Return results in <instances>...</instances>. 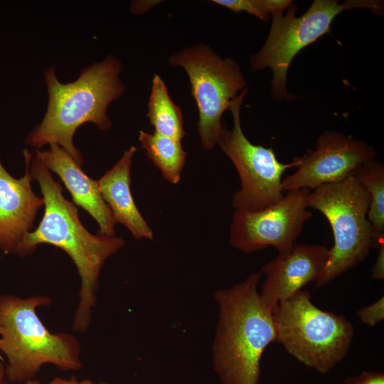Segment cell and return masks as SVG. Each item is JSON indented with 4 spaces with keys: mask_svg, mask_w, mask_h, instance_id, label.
Segmentation results:
<instances>
[{
    "mask_svg": "<svg viewBox=\"0 0 384 384\" xmlns=\"http://www.w3.org/2000/svg\"><path fill=\"white\" fill-rule=\"evenodd\" d=\"M30 173L41 188L44 214L38 226L25 240L26 255L40 244H49L65 252L74 262L81 279L80 302L73 329L85 331L95 306L98 277L105 261L124 245L121 237L90 233L81 223L77 208L65 198L63 188L55 181L43 163L38 150L30 161Z\"/></svg>",
    "mask_w": 384,
    "mask_h": 384,
    "instance_id": "obj_1",
    "label": "cell"
},
{
    "mask_svg": "<svg viewBox=\"0 0 384 384\" xmlns=\"http://www.w3.org/2000/svg\"><path fill=\"white\" fill-rule=\"evenodd\" d=\"M122 69L121 61L107 55L102 61L83 68L75 80L63 83L57 78L55 66H50L43 73L48 92L46 110L25 143L36 150L56 144L82 166L83 156L74 145V134L85 123L103 131L112 127L107 111L109 105L125 91L119 78Z\"/></svg>",
    "mask_w": 384,
    "mask_h": 384,
    "instance_id": "obj_2",
    "label": "cell"
},
{
    "mask_svg": "<svg viewBox=\"0 0 384 384\" xmlns=\"http://www.w3.org/2000/svg\"><path fill=\"white\" fill-rule=\"evenodd\" d=\"M262 274L214 294L219 311L212 362L221 384H258L262 354L277 340L273 313L257 289Z\"/></svg>",
    "mask_w": 384,
    "mask_h": 384,
    "instance_id": "obj_3",
    "label": "cell"
},
{
    "mask_svg": "<svg viewBox=\"0 0 384 384\" xmlns=\"http://www.w3.org/2000/svg\"><path fill=\"white\" fill-rule=\"evenodd\" d=\"M50 302L43 296L0 297V351L8 359L6 373L12 382L31 380L46 363L65 370L82 367L78 340L70 334H51L36 314L37 307Z\"/></svg>",
    "mask_w": 384,
    "mask_h": 384,
    "instance_id": "obj_4",
    "label": "cell"
},
{
    "mask_svg": "<svg viewBox=\"0 0 384 384\" xmlns=\"http://www.w3.org/2000/svg\"><path fill=\"white\" fill-rule=\"evenodd\" d=\"M277 340L294 358L325 374L348 353L354 329L343 315L323 311L299 290L272 314Z\"/></svg>",
    "mask_w": 384,
    "mask_h": 384,
    "instance_id": "obj_5",
    "label": "cell"
},
{
    "mask_svg": "<svg viewBox=\"0 0 384 384\" xmlns=\"http://www.w3.org/2000/svg\"><path fill=\"white\" fill-rule=\"evenodd\" d=\"M369 203L367 191L353 175L321 185L308 194L307 206L326 217L334 240L324 271L316 282V288L362 262L374 247L373 228L367 216Z\"/></svg>",
    "mask_w": 384,
    "mask_h": 384,
    "instance_id": "obj_6",
    "label": "cell"
},
{
    "mask_svg": "<svg viewBox=\"0 0 384 384\" xmlns=\"http://www.w3.org/2000/svg\"><path fill=\"white\" fill-rule=\"evenodd\" d=\"M355 8L368 9L375 14L383 9V1L375 0H315L307 11L297 17L292 2L287 13L272 15L267 40L250 58L251 68L260 70L270 68L272 72V96L274 100H292L287 90V75L294 58L306 46L329 33L334 18L341 12Z\"/></svg>",
    "mask_w": 384,
    "mask_h": 384,
    "instance_id": "obj_7",
    "label": "cell"
},
{
    "mask_svg": "<svg viewBox=\"0 0 384 384\" xmlns=\"http://www.w3.org/2000/svg\"><path fill=\"white\" fill-rule=\"evenodd\" d=\"M169 62L183 68L188 76L198 110L197 132L203 148L211 150L218 144L223 112L246 88L241 69L233 59L222 58L204 44L184 48Z\"/></svg>",
    "mask_w": 384,
    "mask_h": 384,
    "instance_id": "obj_8",
    "label": "cell"
},
{
    "mask_svg": "<svg viewBox=\"0 0 384 384\" xmlns=\"http://www.w3.org/2000/svg\"><path fill=\"white\" fill-rule=\"evenodd\" d=\"M247 91L245 88L230 103L233 119L231 130L222 127L218 144L234 164L241 183L232 205L235 209L257 211L265 209L283 196L282 175L299 166L297 157L292 163L280 162L274 150L253 144L245 137L240 124V107Z\"/></svg>",
    "mask_w": 384,
    "mask_h": 384,
    "instance_id": "obj_9",
    "label": "cell"
},
{
    "mask_svg": "<svg viewBox=\"0 0 384 384\" xmlns=\"http://www.w3.org/2000/svg\"><path fill=\"white\" fill-rule=\"evenodd\" d=\"M310 191L309 188L288 191L279 201L260 210L235 209L230 243L246 254L272 246L278 255H287L312 215L306 204Z\"/></svg>",
    "mask_w": 384,
    "mask_h": 384,
    "instance_id": "obj_10",
    "label": "cell"
},
{
    "mask_svg": "<svg viewBox=\"0 0 384 384\" xmlns=\"http://www.w3.org/2000/svg\"><path fill=\"white\" fill-rule=\"evenodd\" d=\"M375 156L373 147L364 141L341 132L325 131L317 139L315 149H307L302 156L297 157V170L282 180L283 191L313 190L341 181Z\"/></svg>",
    "mask_w": 384,
    "mask_h": 384,
    "instance_id": "obj_11",
    "label": "cell"
},
{
    "mask_svg": "<svg viewBox=\"0 0 384 384\" xmlns=\"http://www.w3.org/2000/svg\"><path fill=\"white\" fill-rule=\"evenodd\" d=\"M26 171L21 178L7 172L0 159V249L5 254L26 256L24 243L33 226L38 210L44 205L43 198L31 188L30 161L33 153L23 149Z\"/></svg>",
    "mask_w": 384,
    "mask_h": 384,
    "instance_id": "obj_12",
    "label": "cell"
},
{
    "mask_svg": "<svg viewBox=\"0 0 384 384\" xmlns=\"http://www.w3.org/2000/svg\"><path fill=\"white\" fill-rule=\"evenodd\" d=\"M329 255V249L321 245L295 243L291 251L277 257L261 268L266 275L260 295L272 311L292 294L321 275Z\"/></svg>",
    "mask_w": 384,
    "mask_h": 384,
    "instance_id": "obj_13",
    "label": "cell"
},
{
    "mask_svg": "<svg viewBox=\"0 0 384 384\" xmlns=\"http://www.w3.org/2000/svg\"><path fill=\"white\" fill-rule=\"evenodd\" d=\"M40 157L48 170L55 173L70 193L75 204L87 211L98 223L99 233L114 236L115 222L102 198L98 181L90 178L80 166L60 146L49 144Z\"/></svg>",
    "mask_w": 384,
    "mask_h": 384,
    "instance_id": "obj_14",
    "label": "cell"
},
{
    "mask_svg": "<svg viewBox=\"0 0 384 384\" xmlns=\"http://www.w3.org/2000/svg\"><path fill=\"white\" fill-rule=\"evenodd\" d=\"M137 148L130 146L97 181L115 223L124 225L136 239L153 240L154 233L139 211L131 192L130 170Z\"/></svg>",
    "mask_w": 384,
    "mask_h": 384,
    "instance_id": "obj_15",
    "label": "cell"
},
{
    "mask_svg": "<svg viewBox=\"0 0 384 384\" xmlns=\"http://www.w3.org/2000/svg\"><path fill=\"white\" fill-rule=\"evenodd\" d=\"M154 132L181 140L186 135L181 109L171 99L165 83L155 74L146 113Z\"/></svg>",
    "mask_w": 384,
    "mask_h": 384,
    "instance_id": "obj_16",
    "label": "cell"
},
{
    "mask_svg": "<svg viewBox=\"0 0 384 384\" xmlns=\"http://www.w3.org/2000/svg\"><path fill=\"white\" fill-rule=\"evenodd\" d=\"M138 139L148 158L160 169L164 178L172 184L178 183L187 155L181 140L142 130Z\"/></svg>",
    "mask_w": 384,
    "mask_h": 384,
    "instance_id": "obj_17",
    "label": "cell"
},
{
    "mask_svg": "<svg viewBox=\"0 0 384 384\" xmlns=\"http://www.w3.org/2000/svg\"><path fill=\"white\" fill-rule=\"evenodd\" d=\"M353 175L369 196L367 216L373 228L374 247H380L384 236V165L373 159L358 166Z\"/></svg>",
    "mask_w": 384,
    "mask_h": 384,
    "instance_id": "obj_18",
    "label": "cell"
},
{
    "mask_svg": "<svg viewBox=\"0 0 384 384\" xmlns=\"http://www.w3.org/2000/svg\"><path fill=\"white\" fill-rule=\"evenodd\" d=\"M212 2L236 13L245 11L267 21L270 16L287 9L293 2L289 0H213Z\"/></svg>",
    "mask_w": 384,
    "mask_h": 384,
    "instance_id": "obj_19",
    "label": "cell"
},
{
    "mask_svg": "<svg viewBox=\"0 0 384 384\" xmlns=\"http://www.w3.org/2000/svg\"><path fill=\"white\" fill-rule=\"evenodd\" d=\"M361 321L366 325L374 326L384 319V297L373 304L364 306L357 311Z\"/></svg>",
    "mask_w": 384,
    "mask_h": 384,
    "instance_id": "obj_20",
    "label": "cell"
},
{
    "mask_svg": "<svg viewBox=\"0 0 384 384\" xmlns=\"http://www.w3.org/2000/svg\"><path fill=\"white\" fill-rule=\"evenodd\" d=\"M344 384H384V374L381 372L363 371L358 375L347 378Z\"/></svg>",
    "mask_w": 384,
    "mask_h": 384,
    "instance_id": "obj_21",
    "label": "cell"
},
{
    "mask_svg": "<svg viewBox=\"0 0 384 384\" xmlns=\"http://www.w3.org/2000/svg\"><path fill=\"white\" fill-rule=\"evenodd\" d=\"M372 278L375 280L384 279V242L379 247L378 255L372 270Z\"/></svg>",
    "mask_w": 384,
    "mask_h": 384,
    "instance_id": "obj_22",
    "label": "cell"
},
{
    "mask_svg": "<svg viewBox=\"0 0 384 384\" xmlns=\"http://www.w3.org/2000/svg\"><path fill=\"white\" fill-rule=\"evenodd\" d=\"M48 384H100V383H95L89 379L78 380L73 377L70 379L55 378L52 380Z\"/></svg>",
    "mask_w": 384,
    "mask_h": 384,
    "instance_id": "obj_23",
    "label": "cell"
},
{
    "mask_svg": "<svg viewBox=\"0 0 384 384\" xmlns=\"http://www.w3.org/2000/svg\"><path fill=\"white\" fill-rule=\"evenodd\" d=\"M25 384H41V383L37 380H29L25 383Z\"/></svg>",
    "mask_w": 384,
    "mask_h": 384,
    "instance_id": "obj_24",
    "label": "cell"
},
{
    "mask_svg": "<svg viewBox=\"0 0 384 384\" xmlns=\"http://www.w3.org/2000/svg\"><path fill=\"white\" fill-rule=\"evenodd\" d=\"M2 375H3V366L0 363V380H1V377H2Z\"/></svg>",
    "mask_w": 384,
    "mask_h": 384,
    "instance_id": "obj_25",
    "label": "cell"
},
{
    "mask_svg": "<svg viewBox=\"0 0 384 384\" xmlns=\"http://www.w3.org/2000/svg\"><path fill=\"white\" fill-rule=\"evenodd\" d=\"M100 384H110V383H107V382H100Z\"/></svg>",
    "mask_w": 384,
    "mask_h": 384,
    "instance_id": "obj_26",
    "label": "cell"
},
{
    "mask_svg": "<svg viewBox=\"0 0 384 384\" xmlns=\"http://www.w3.org/2000/svg\"><path fill=\"white\" fill-rule=\"evenodd\" d=\"M0 332H1V329H0ZM1 359H2V358H1V356L0 354V360H1Z\"/></svg>",
    "mask_w": 384,
    "mask_h": 384,
    "instance_id": "obj_27",
    "label": "cell"
}]
</instances>
